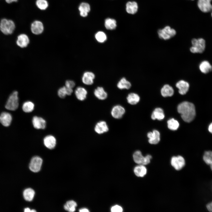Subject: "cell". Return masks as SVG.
Here are the masks:
<instances>
[{
	"instance_id": "47",
	"label": "cell",
	"mask_w": 212,
	"mask_h": 212,
	"mask_svg": "<svg viewBox=\"0 0 212 212\" xmlns=\"http://www.w3.org/2000/svg\"><path fill=\"white\" fill-rule=\"evenodd\" d=\"M211 16H212V13H211Z\"/></svg>"
},
{
	"instance_id": "48",
	"label": "cell",
	"mask_w": 212,
	"mask_h": 212,
	"mask_svg": "<svg viewBox=\"0 0 212 212\" xmlns=\"http://www.w3.org/2000/svg\"></svg>"
},
{
	"instance_id": "16",
	"label": "cell",
	"mask_w": 212,
	"mask_h": 212,
	"mask_svg": "<svg viewBox=\"0 0 212 212\" xmlns=\"http://www.w3.org/2000/svg\"><path fill=\"white\" fill-rule=\"evenodd\" d=\"M175 85L179 90V93L181 95L186 94L188 91L189 87V83L184 80L178 81L176 83Z\"/></svg>"
},
{
	"instance_id": "4",
	"label": "cell",
	"mask_w": 212,
	"mask_h": 212,
	"mask_svg": "<svg viewBox=\"0 0 212 212\" xmlns=\"http://www.w3.org/2000/svg\"><path fill=\"white\" fill-rule=\"evenodd\" d=\"M18 92L14 91L10 95L5 105L6 108L9 110H15L19 106Z\"/></svg>"
},
{
	"instance_id": "17",
	"label": "cell",
	"mask_w": 212,
	"mask_h": 212,
	"mask_svg": "<svg viewBox=\"0 0 212 212\" xmlns=\"http://www.w3.org/2000/svg\"><path fill=\"white\" fill-rule=\"evenodd\" d=\"M43 143L44 145L48 148L52 149L56 144V140L53 136L49 135L46 136L44 139Z\"/></svg>"
},
{
	"instance_id": "43",
	"label": "cell",
	"mask_w": 212,
	"mask_h": 212,
	"mask_svg": "<svg viewBox=\"0 0 212 212\" xmlns=\"http://www.w3.org/2000/svg\"><path fill=\"white\" fill-rule=\"evenodd\" d=\"M79 211L81 212H88L89 211L88 209L85 208H83L80 209L79 210Z\"/></svg>"
},
{
	"instance_id": "10",
	"label": "cell",
	"mask_w": 212,
	"mask_h": 212,
	"mask_svg": "<svg viewBox=\"0 0 212 212\" xmlns=\"http://www.w3.org/2000/svg\"><path fill=\"white\" fill-rule=\"evenodd\" d=\"M125 112L124 107L121 105H117L114 106L111 111V115L112 117L116 119L121 118Z\"/></svg>"
},
{
	"instance_id": "41",
	"label": "cell",
	"mask_w": 212,
	"mask_h": 212,
	"mask_svg": "<svg viewBox=\"0 0 212 212\" xmlns=\"http://www.w3.org/2000/svg\"><path fill=\"white\" fill-rule=\"evenodd\" d=\"M206 207L209 211L212 212V201L208 203L206 205Z\"/></svg>"
},
{
	"instance_id": "27",
	"label": "cell",
	"mask_w": 212,
	"mask_h": 212,
	"mask_svg": "<svg viewBox=\"0 0 212 212\" xmlns=\"http://www.w3.org/2000/svg\"><path fill=\"white\" fill-rule=\"evenodd\" d=\"M199 68L202 73L206 74L212 70V67L208 61H204L200 64Z\"/></svg>"
},
{
	"instance_id": "18",
	"label": "cell",
	"mask_w": 212,
	"mask_h": 212,
	"mask_svg": "<svg viewBox=\"0 0 212 212\" xmlns=\"http://www.w3.org/2000/svg\"><path fill=\"white\" fill-rule=\"evenodd\" d=\"M95 77V75L93 72H86L83 75L82 81L83 83L85 85H92L93 83V80Z\"/></svg>"
},
{
	"instance_id": "42",
	"label": "cell",
	"mask_w": 212,
	"mask_h": 212,
	"mask_svg": "<svg viewBox=\"0 0 212 212\" xmlns=\"http://www.w3.org/2000/svg\"><path fill=\"white\" fill-rule=\"evenodd\" d=\"M208 130L210 133L212 134V122L209 125L208 127Z\"/></svg>"
},
{
	"instance_id": "38",
	"label": "cell",
	"mask_w": 212,
	"mask_h": 212,
	"mask_svg": "<svg viewBox=\"0 0 212 212\" xmlns=\"http://www.w3.org/2000/svg\"><path fill=\"white\" fill-rule=\"evenodd\" d=\"M57 94L61 98H63L67 95L66 88L65 86L60 88L58 90Z\"/></svg>"
},
{
	"instance_id": "9",
	"label": "cell",
	"mask_w": 212,
	"mask_h": 212,
	"mask_svg": "<svg viewBox=\"0 0 212 212\" xmlns=\"http://www.w3.org/2000/svg\"><path fill=\"white\" fill-rule=\"evenodd\" d=\"M212 0H198L197 5L200 10L204 13L208 12L212 10Z\"/></svg>"
},
{
	"instance_id": "3",
	"label": "cell",
	"mask_w": 212,
	"mask_h": 212,
	"mask_svg": "<svg viewBox=\"0 0 212 212\" xmlns=\"http://www.w3.org/2000/svg\"><path fill=\"white\" fill-rule=\"evenodd\" d=\"M192 46L190 48L191 52L193 53H202L205 48V41L202 38L193 39L191 41Z\"/></svg>"
},
{
	"instance_id": "15",
	"label": "cell",
	"mask_w": 212,
	"mask_h": 212,
	"mask_svg": "<svg viewBox=\"0 0 212 212\" xmlns=\"http://www.w3.org/2000/svg\"><path fill=\"white\" fill-rule=\"evenodd\" d=\"M149 143L152 144H158L160 141V133L157 130H154L152 132H149L147 134Z\"/></svg>"
},
{
	"instance_id": "21",
	"label": "cell",
	"mask_w": 212,
	"mask_h": 212,
	"mask_svg": "<svg viewBox=\"0 0 212 212\" xmlns=\"http://www.w3.org/2000/svg\"><path fill=\"white\" fill-rule=\"evenodd\" d=\"M95 96L98 99L104 100L107 98V94L102 87H98L94 90Z\"/></svg>"
},
{
	"instance_id": "28",
	"label": "cell",
	"mask_w": 212,
	"mask_h": 212,
	"mask_svg": "<svg viewBox=\"0 0 212 212\" xmlns=\"http://www.w3.org/2000/svg\"><path fill=\"white\" fill-rule=\"evenodd\" d=\"M35 193V191L32 189L30 188H27L24 191L23 197L25 200L31 201L33 200Z\"/></svg>"
},
{
	"instance_id": "35",
	"label": "cell",
	"mask_w": 212,
	"mask_h": 212,
	"mask_svg": "<svg viewBox=\"0 0 212 212\" xmlns=\"http://www.w3.org/2000/svg\"><path fill=\"white\" fill-rule=\"evenodd\" d=\"M167 124L169 129L173 130H177L179 126L178 122L174 118L168 120L167 121Z\"/></svg>"
},
{
	"instance_id": "37",
	"label": "cell",
	"mask_w": 212,
	"mask_h": 212,
	"mask_svg": "<svg viewBox=\"0 0 212 212\" xmlns=\"http://www.w3.org/2000/svg\"><path fill=\"white\" fill-rule=\"evenodd\" d=\"M36 4L37 7L42 10H45L48 6V3L46 0H37Z\"/></svg>"
},
{
	"instance_id": "14",
	"label": "cell",
	"mask_w": 212,
	"mask_h": 212,
	"mask_svg": "<svg viewBox=\"0 0 212 212\" xmlns=\"http://www.w3.org/2000/svg\"><path fill=\"white\" fill-rule=\"evenodd\" d=\"M94 130L97 134H101L107 132L109 128L106 122L104 121H100L96 124Z\"/></svg>"
},
{
	"instance_id": "24",
	"label": "cell",
	"mask_w": 212,
	"mask_h": 212,
	"mask_svg": "<svg viewBox=\"0 0 212 212\" xmlns=\"http://www.w3.org/2000/svg\"><path fill=\"white\" fill-rule=\"evenodd\" d=\"M138 8V4L135 1H129L126 4V11L130 14H134L136 13Z\"/></svg>"
},
{
	"instance_id": "31",
	"label": "cell",
	"mask_w": 212,
	"mask_h": 212,
	"mask_svg": "<svg viewBox=\"0 0 212 212\" xmlns=\"http://www.w3.org/2000/svg\"><path fill=\"white\" fill-rule=\"evenodd\" d=\"M203 159L207 165L210 166L212 171V151H205L203 155Z\"/></svg>"
},
{
	"instance_id": "39",
	"label": "cell",
	"mask_w": 212,
	"mask_h": 212,
	"mask_svg": "<svg viewBox=\"0 0 212 212\" xmlns=\"http://www.w3.org/2000/svg\"><path fill=\"white\" fill-rule=\"evenodd\" d=\"M65 86L67 87L73 89L75 85L74 81L72 80H68L65 83Z\"/></svg>"
},
{
	"instance_id": "2",
	"label": "cell",
	"mask_w": 212,
	"mask_h": 212,
	"mask_svg": "<svg viewBox=\"0 0 212 212\" xmlns=\"http://www.w3.org/2000/svg\"><path fill=\"white\" fill-rule=\"evenodd\" d=\"M15 24L11 20L5 19H2L0 24V29L4 34L8 35L12 34L15 29Z\"/></svg>"
},
{
	"instance_id": "29",
	"label": "cell",
	"mask_w": 212,
	"mask_h": 212,
	"mask_svg": "<svg viewBox=\"0 0 212 212\" xmlns=\"http://www.w3.org/2000/svg\"><path fill=\"white\" fill-rule=\"evenodd\" d=\"M127 100L129 104L131 105H135L139 102L140 97L137 94L134 93H131L127 95Z\"/></svg>"
},
{
	"instance_id": "5",
	"label": "cell",
	"mask_w": 212,
	"mask_h": 212,
	"mask_svg": "<svg viewBox=\"0 0 212 212\" xmlns=\"http://www.w3.org/2000/svg\"><path fill=\"white\" fill-rule=\"evenodd\" d=\"M133 157L134 162L138 165H147L150 162L152 156L148 155L144 157L141 152L139 150H137L134 152Z\"/></svg>"
},
{
	"instance_id": "12",
	"label": "cell",
	"mask_w": 212,
	"mask_h": 212,
	"mask_svg": "<svg viewBox=\"0 0 212 212\" xmlns=\"http://www.w3.org/2000/svg\"><path fill=\"white\" fill-rule=\"evenodd\" d=\"M29 43V39L27 35L22 34L19 35L16 41L17 46L21 48L26 47Z\"/></svg>"
},
{
	"instance_id": "20",
	"label": "cell",
	"mask_w": 212,
	"mask_h": 212,
	"mask_svg": "<svg viewBox=\"0 0 212 212\" xmlns=\"http://www.w3.org/2000/svg\"><path fill=\"white\" fill-rule=\"evenodd\" d=\"M87 92L84 87H79L75 90V94L77 98L79 100L83 101L86 98Z\"/></svg>"
},
{
	"instance_id": "45",
	"label": "cell",
	"mask_w": 212,
	"mask_h": 212,
	"mask_svg": "<svg viewBox=\"0 0 212 212\" xmlns=\"http://www.w3.org/2000/svg\"><path fill=\"white\" fill-rule=\"evenodd\" d=\"M31 210L29 208H26L24 209V211L25 212H31Z\"/></svg>"
},
{
	"instance_id": "23",
	"label": "cell",
	"mask_w": 212,
	"mask_h": 212,
	"mask_svg": "<svg viewBox=\"0 0 212 212\" xmlns=\"http://www.w3.org/2000/svg\"><path fill=\"white\" fill-rule=\"evenodd\" d=\"M78 9L80 12V16L83 17H85L87 16L88 13L90 11V6L88 4L82 2L80 5Z\"/></svg>"
},
{
	"instance_id": "30",
	"label": "cell",
	"mask_w": 212,
	"mask_h": 212,
	"mask_svg": "<svg viewBox=\"0 0 212 212\" xmlns=\"http://www.w3.org/2000/svg\"><path fill=\"white\" fill-rule=\"evenodd\" d=\"M131 83L125 78H122L118 82L117 85V87L120 89H129L131 87Z\"/></svg>"
},
{
	"instance_id": "11",
	"label": "cell",
	"mask_w": 212,
	"mask_h": 212,
	"mask_svg": "<svg viewBox=\"0 0 212 212\" xmlns=\"http://www.w3.org/2000/svg\"><path fill=\"white\" fill-rule=\"evenodd\" d=\"M31 29V32L33 34L36 35L40 34L42 33L44 31V25L41 21H35L32 24Z\"/></svg>"
},
{
	"instance_id": "1",
	"label": "cell",
	"mask_w": 212,
	"mask_h": 212,
	"mask_svg": "<svg viewBox=\"0 0 212 212\" xmlns=\"http://www.w3.org/2000/svg\"><path fill=\"white\" fill-rule=\"evenodd\" d=\"M177 110L183 120L186 122H191L196 116L195 106L190 102L184 101L180 103L178 106Z\"/></svg>"
},
{
	"instance_id": "7",
	"label": "cell",
	"mask_w": 212,
	"mask_h": 212,
	"mask_svg": "<svg viewBox=\"0 0 212 212\" xmlns=\"http://www.w3.org/2000/svg\"><path fill=\"white\" fill-rule=\"evenodd\" d=\"M43 160L39 157L36 156L33 157L30 163L29 167L30 170L34 172H38L40 171Z\"/></svg>"
},
{
	"instance_id": "36",
	"label": "cell",
	"mask_w": 212,
	"mask_h": 212,
	"mask_svg": "<svg viewBox=\"0 0 212 212\" xmlns=\"http://www.w3.org/2000/svg\"><path fill=\"white\" fill-rule=\"evenodd\" d=\"M95 38L98 42L103 43L106 40L107 37L105 34L103 32L99 31L95 34Z\"/></svg>"
},
{
	"instance_id": "44",
	"label": "cell",
	"mask_w": 212,
	"mask_h": 212,
	"mask_svg": "<svg viewBox=\"0 0 212 212\" xmlns=\"http://www.w3.org/2000/svg\"><path fill=\"white\" fill-rule=\"evenodd\" d=\"M6 2L8 3H11L13 2H16L17 0H5Z\"/></svg>"
},
{
	"instance_id": "49",
	"label": "cell",
	"mask_w": 212,
	"mask_h": 212,
	"mask_svg": "<svg viewBox=\"0 0 212 212\" xmlns=\"http://www.w3.org/2000/svg\"></svg>"
},
{
	"instance_id": "26",
	"label": "cell",
	"mask_w": 212,
	"mask_h": 212,
	"mask_svg": "<svg viewBox=\"0 0 212 212\" xmlns=\"http://www.w3.org/2000/svg\"><path fill=\"white\" fill-rule=\"evenodd\" d=\"M134 172L137 176L143 177L146 174L147 170L144 165H139L135 167Z\"/></svg>"
},
{
	"instance_id": "33",
	"label": "cell",
	"mask_w": 212,
	"mask_h": 212,
	"mask_svg": "<svg viewBox=\"0 0 212 212\" xmlns=\"http://www.w3.org/2000/svg\"><path fill=\"white\" fill-rule=\"evenodd\" d=\"M105 26L108 30L114 29L117 26L116 21L114 19L107 18L105 21Z\"/></svg>"
},
{
	"instance_id": "34",
	"label": "cell",
	"mask_w": 212,
	"mask_h": 212,
	"mask_svg": "<svg viewBox=\"0 0 212 212\" xmlns=\"http://www.w3.org/2000/svg\"><path fill=\"white\" fill-rule=\"evenodd\" d=\"M34 107V105L33 102L30 101H27L23 104L22 109L24 112L29 113L33 110Z\"/></svg>"
},
{
	"instance_id": "46",
	"label": "cell",
	"mask_w": 212,
	"mask_h": 212,
	"mask_svg": "<svg viewBox=\"0 0 212 212\" xmlns=\"http://www.w3.org/2000/svg\"><path fill=\"white\" fill-rule=\"evenodd\" d=\"M31 212H36V211L34 209H32L31 210Z\"/></svg>"
},
{
	"instance_id": "40",
	"label": "cell",
	"mask_w": 212,
	"mask_h": 212,
	"mask_svg": "<svg viewBox=\"0 0 212 212\" xmlns=\"http://www.w3.org/2000/svg\"><path fill=\"white\" fill-rule=\"evenodd\" d=\"M122 208L117 205L114 206L111 208V211L112 212H122Z\"/></svg>"
},
{
	"instance_id": "25",
	"label": "cell",
	"mask_w": 212,
	"mask_h": 212,
	"mask_svg": "<svg viewBox=\"0 0 212 212\" xmlns=\"http://www.w3.org/2000/svg\"><path fill=\"white\" fill-rule=\"evenodd\" d=\"M165 117V115L163 110L160 108H156L151 115V118L153 120L157 119L160 120H163Z\"/></svg>"
},
{
	"instance_id": "22",
	"label": "cell",
	"mask_w": 212,
	"mask_h": 212,
	"mask_svg": "<svg viewBox=\"0 0 212 212\" xmlns=\"http://www.w3.org/2000/svg\"><path fill=\"white\" fill-rule=\"evenodd\" d=\"M174 93L173 88L168 84L164 85L161 90V94L164 97L172 96Z\"/></svg>"
},
{
	"instance_id": "19",
	"label": "cell",
	"mask_w": 212,
	"mask_h": 212,
	"mask_svg": "<svg viewBox=\"0 0 212 212\" xmlns=\"http://www.w3.org/2000/svg\"><path fill=\"white\" fill-rule=\"evenodd\" d=\"M12 120L11 115L8 112H4L0 115V122L4 126H9Z\"/></svg>"
},
{
	"instance_id": "6",
	"label": "cell",
	"mask_w": 212,
	"mask_h": 212,
	"mask_svg": "<svg viewBox=\"0 0 212 212\" xmlns=\"http://www.w3.org/2000/svg\"><path fill=\"white\" fill-rule=\"evenodd\" d=\"M176 34L175 30L169 26H166L163 29H160L158 31L159 37L165 40L170 39L174 37Z\"/></svg>"
},
{
	"instance_id": "32",
	"label": "cell",
	"mask_w": 212,
	"mask_h": 212,
	"mask_svg": "<svg viewBox=\"0 0 212 212\" xmlns=\"http://www.w3.org/2000/svg\"><path fill=\"white\" fill-rule=\"evenodd\" d=\"M76 203L73 200L67 201L64 205V209L68 211L73 212L75 211L77 206Z\"/></svg>"
},
{
	"instance_id": "8",
	"label": "cell",
	"mask_w": 212,
	"mask_h": 212,
	"mask_svg": "<svg viewBox=\"0 0 212 212\" xmlns=\"http://www.w3.org/2000/svg\"><path fill=\"white\" fill-rule=\"evenodd\" d=\"M170 163L172 166L177 170H181L185 165L184 158L180 155L173 157L171 158Z\"/></svg>"
},
{
	"instance_id": "13",
	"label": "cell",
	"mask_w": 212,
	"mask_h": 212,
	"mask_svg": "<svg viewBox=\"0 0 212 212\" xmlns=\"http://www.w3.org/2000/svg\"><path fill=\"white\" fill-rule=\"evenodd\" d=\"M33 125L36 129H44L46 126V122L42 118L35 116L32 119Z\"/></svg>"
}]
</instances>
